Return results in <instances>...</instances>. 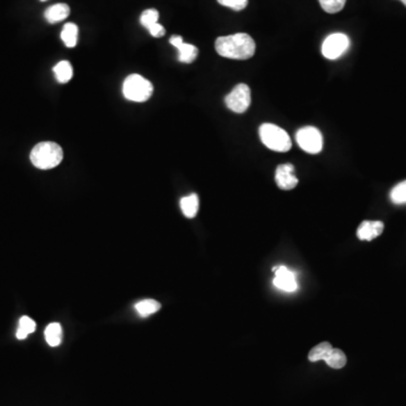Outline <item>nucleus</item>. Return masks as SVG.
Here are the masks:
<instances>
[{"label":"nucleus","instance_id":"nucleus-27","mask_svg":"<svg viewBox=\"0 0 406 406\" xmlns=\"http://www.w3.org/2000/svg\"><path fill=\"white\" fill-rule=\"evenodd\" d=\"M41 1H47V0H41Z\"/></svg>","mask_w":406,"mask_h":406},{"label":"nucleus","instance_id":"nucleus-1","mask_svg":"<svg viewBox=\"0 0 406 406\" xmlns=\"http://www.w3.org/2000/svg\"><path fill=\"white\" fill-rule=\"evenodd\" d=\"M215 48L219 56L228 59L247 60L255 54V42L246 33L220 36L216 40Z\"/></svg>","mask_w":406,"mask_h":406},{"label":"nucleus","instance_id":"nucleus-9","mask_svg":"<svg viewBox=\"0 0 406 406\" xmlns=\"http://www.w3.org/2000/svg\"><path fill=\"white\" fill-rule=\"evenodd\" d=\"M293 164L279 165L275 170V182L282 190H293L298 186V179L295 177Z\"/></svg>","mask_w":406,"mask_h":406},{"label":"nucleus","instance_id":"nucleus-20","mask_svg":"<svg viewBox=\"0 0 406 406\" xmlns=\"http://www.w3.org/2000/svg\"><path fill=\"white\" fill-rule=\"evenodd\" d=\"M332 349H333V347H332L331 343H329V342H322V343L318 344V346L314 347L311 350V352L308 355V359L311 362L325 360L326 357H327V355H329Z\"/></svg>","mask_w":406,"mask_h":406},{"label":"nucleus","instance_id":"nucleus-11","mask_svg":"<svg viewBox=\"0 0 406 406\" xmlns=\"http://www.w3.org/2000/svg\"><path fill=\"white\" fill-rule=\"evenodd\" d=\"M382 232H384V224L382 221L366 220L359 226L357 236L360 241L371 242L373 239L380 237Z\"/></svg>","mask_w":406,"mask_h":406},{"label":"nucleus","instance_id":"nucleus-6","mask_svg":"<svg viewBox=\"0 0 406 406\" xmlns=\"http://www.w3.org/2000/svg\"><path fill=\"white\" fill-rule=\"evenodd\" d=\"M229 110L235 113H244L251 105V90L246 84L237 85L225 99Z\"/></svg>","mask_w":406,"mask_h":406},{"label":"nucleus","instance_id":"nucleus-22","mask_svg":"<svg viewBox=\"0 0 406 406\" xmlns=\"http://www.w3.org/2000/svg\"><path fill=\"white\" fill-rule=\"evenodd\" d=\"M323 10L329 14H335L344 8L347 0H318Z\"/></svg>","mask_w":406,"mask_h":406},{"label":"nucleus","instance_id":"nucleus-8","mask_svg":"<svg viewBox=\"0 0 406 406\" xmlns=\"http://www.w3.org/2000/svg\"><path fill=\"white\" fill-rule=\"evenodd\" d=\"M273 271L275 272V277L273 279V284L275 287L287 293L296 291L298 284H297L296 275L293 271H290L284 266H275L273 268Z\"/></svg>","mask_w":406,"mask_h":406},{"label":"nucleus","instance_id":"nucleus-7","mask_svg":"<svg viewBox=\"0 0 406 406\" xmlns=\"http://www.w3.org/2000/svg\"><path fill=\"white\" fill-rule=\"evenodd\" d=\"M350 40L346 34L334 33L326 38L322 45V54L326 59L335 60L346 54L349 49Z\"/></svg>","mask_w":406,"mask_h":406},{"label":"nucleus","instance_id":"nucleus-15","mask_svg":"<svg viewBox=\"0 0 406 406\" xmlns=\"http://www.w3.org/2000/svg\"><path fill=\"white\" fill-rule=\"evenodd\" d=\"M61 40L67 48H75L78 41V26L75 23H67L61 31Z\"/></svg>","mask_w":406,"mask_h":406},{"label":"nucleus","instance_id":"nucleus-4","mask_svg":"<svg viewBox=\"0 0 406 406\" xmlns=\"http://www.w3.org/2000/svg\"><path fill=\"white\" fill-rule=\"evenodd\" d=\"M122 92L129 101L143 103L150 99L154 93V86L146 78L133 74L126 78L123 83Z\"/></svg>","mask_w":406,"mask_h":406},{"label":"nucleus","instance_id":"nucleus-13","mask_svg":"<svg viewBox=\"0 0 406 406\" xmlns=\"http://www.w3.org/2000/svg\"><path fill=\"white\" fill-rule=\"evenodd\" d=\"M181 210L186 218H195L199 211V197L195 193L182 197L179 202Z\"/></svg>","mask_w":406,"mask_h":406},{"label":"nucleus","instance_id":"nucleus-5","mask_svg":"<svg viewBox=\"0 0 406 406\" xmlns=\"http://www.w3.org/2000/svg\"><path fill=\"white\" fill-rule=\"evenodd\" d=\"M297 143L304 152L318 154L323 149V136L320 130L314 127H304L297 132Z\"/></svg>","mask_w":406,"mask_h":406},{"label":"nucleus","instance_id":"nucleus-17","mask_svg":"<svg viewBox=\"0 0 406 406\" xmlns=\"http://www.w3.org/2000/svg\"><path fill=\"white\" fill-rule=\"evenodd\" d=\"M324 362L333 369H341L347 364V355L340 349H333L330 351Z\"/></svg>","mask_w":406,"mask_h":406},{"label":"nucleus","instance_id":"nucleus-12","mask_svg":"<svg viewBox=\"0 0 406 406\" xmlns=\"http://www.w3.org/2000/svg\"><path fill=\"white\" fill-rule=\"evenodd\" d=\"M69 14L70 8L67 3H56L45 10L44 17L50 24H56L66 19Z\"/></svg>","mask_w":406,"mask_h":406},{"label":"nucleus","instance_id":"nucleus-25","mask_svg":"<svg viewBox=\"0 0 406 406\" xmlns=\"http://www.w3.org/2000/svg\"><path fill=\"white\" fill-rule=\"evenodd\" d=\"M148 31H149L150 35L154 36V38H161V36L165 35V32H166L164 27L161 26L159 23H156L150 26Z\"/></svg>","mask_w":406,"mask_h":406},{"label":"nucleus","instance_id":"nucleus-21","mask_svg":"<svg viewBox=\"0 0 406 406\" xmlns=\"http://www.w3.org/2000/svg\"><path fill=\"white\" fill-rule=\"evenodd\" d=\"M389 197L394 204H398V206L406 204V181L398 183V186H394L391 191Z\"/></svg>","mask_w":406,"mask_h":406},{"label":"nucleus","instance_id":"nucleus-10","mask_svg":"<svg viewBox=\"0 0 406 406\" xmlns=\"http://www.w3.org/2000/svg\"><path fill=\"white\" fill-rule=\"evenodd\" d=\"M170 44L179 51V60L181 63H191L197 59L199 50L195 45L184 43L182 36L174 35L170 39Z\"/></svg>","mask_w":406,"mask_h":406},{"label":"nucleus","instance_id":"nucleus-16","mask_svg":"<svg viewBox=\"0 0 406 406\" xmlns=\"http://www.w3.org/2000/svg\"><path fill=\"white\" fill-rule=\"evenodd\" d=\"M54 72L60 84H66L74 76V69L69 61H60L57 66L54 67Z\"/></svg>","mask_w":406,"mask_h":406},{"label":"nucleus","instance_id":"nucleus-19","mask_svg":"<svg viewBox=\"0 0 406 406\" xmlns=\"http://www.w3.org/2000/svg\"><path fill=\"white\" fill-rule=\"evenodd\" d=\"M36 330V323L29 316H23L18 323V329L16 331V338L18 340H24L31 333Z\"/></svg>","mask_w":406,"mask_h":406},{"label":"nucleus","instance_id":"nucleus-3","mask_svg":"<svg viewBox=\"0 0 406 406\" xmlns=\"http://www.w3.org/2000/svg\"><path fill=\"white\" fill-rule=\"evenodd\" d=\"M259 133L264 146L273 152H287L291 149V146H293L291 139L287 132L280 127L271 124V123H264L260 127Z\"/></svg>","mask_w":406,"mask_h":406},{"label":"nucleus","instance_id":"nucleus-18","mask_svg":"<svg viewBox=\"0 0 406 406\" xmlns=\"http://www.w3.org/2000/svg\"><path fill=\"white\" fill-rule=\"evenodd\" d=\"M161 304L154 299H145L135 304L136 311L143 317L149 316L161 309Z\"/></svg>","mask_w":406,"mask_h":406},{"label":"nucleus","instance_id":"nucleus-24","mask_svg":"<svg viewBox=\"0 0 406 406\" xmlns=\"http://www.w3.org/2000/svg\"><path fill=\"white\" fill-rule=\"evenodd\" d=\"M222 6L234 9L236 12L245 9L247 6L248 0H217Z\"/></svg>","mask_w":406,"mask_h":406},{"label":"nucleus","instance_id":"nucleus-26","mask_svg":"<svg viewBox=\"0 0 406 406\" xmlns=\"http://www.w3.org/2000/svg\"><path fill=\"white\" fill-rule=\"evenodd\" d=\"M400 1H402V3H403L404 5H405V7H406V0H400Z\"/></svg>","mask_w":406,"mask_h":406},{"label":"nucleus","instance_id":"nucleus-2","mask_svg":"<svg viewBox=\"0 0 406 406\" xmlns=\"http://www.w3.org/2000/svg\"><path fill=\"white\" fill-rule=\"evenodd\" d=\"M32 164L39 170H51L57 168L63 161V148L52 141H43L34 147L30 155Z\"/></svg>","mask_w":406,"mask_h":406},{"label":"nucleus","instance_id":"nucleus-14","mask_svg":"<svg viewBox=\"0 0 406 406\" xmlns=\"http://www.w3.org/2000/svg\"><path fill=\"white\" fill-rule=\"evenodd\" d=\"M44 336L50 347H58L63 342V327L59 323H51L45 329Z\"/></svg>","mask_w":406,"mask_h":406},{"label":"nucleus","instance_id":"nucleus-23","mask_svg":"<svg viewBox=\"0 0 406 406\" xmlns=\"http://www.w3.org/2000/svg\"><path fill=\"white\" fill-rule=\"evenodd\" d=\"M159 13L156 9H147L140 16V23L147 30L152 25L159 23Z\"/></svg>","mask_w":406,"mask_h":406}]
</instances>
